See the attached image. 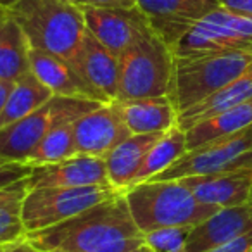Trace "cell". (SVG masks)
Returning <instances> with one entry per match:
<instances>
[{"instance_id":"1","label":"cell","mask_w":252,"mask_h":252,"mask_svg":"<svg viewBox=\"0 0 252 252\" xmlns=\"http://www.w3.org/2000/svg\"><path fill=\"white\" fill-rule=\"evenodd\" d=\"M40 252H131L144 245V233L131 218L125 192L87 211L26 235Z\"/></svg>"},{"instance_id":"2","label":"cell","mask_w":252,"mask_h":252,"mask_svg":"<svg viewBox=\"0 0 252 252\" xmlns=\"http://www.w3.org/2000/svg\"><path fill=\"white\" fill-rule=\"evenodd\" d=\"M30 47L76 63L87 25L80 7L69 0H18L7 9Z\"/></svg>"},{"instance_id":"3","label":"cell","mask_w":252,"mask_h":252,"mask_svg":"<svg viewBox=\"0 0 252 252\" xmlns=\"http://www.w3.org/2000/svg\"><path fill=\"white\" fill-rule=\"evenodd\" d=\"M125 197L142 233L168 226H195L220 211L200 204L180 180L137 183L125 190Z\"/></svg>"},{"instance_id":"4","label":"cell","mask_w":252,"mask_h":252,"mask_svg":"<svg viewBox=\"0 0 252 252\" xmlns=\"http://www.w3.org/2000/svg\"><path fill=\"white\" fill-rule=\"evenodd\" d=\"M252 67V50H221L175 57L173 104L182 112L216 94Z\"/></svg>"},{"instance_id":"5","label":"cell","mask_w":252,"mask_h":252,"mask_svg":"<svg viewBox=\"0 0 252 252\" xmlns=\"http://www.w3.org/2000/svg\"><path fill=\"white\" fill-rule=\"evenodd\" d=\"M119 83L114 100L169 97L173 100L175 56L164 40L152 30L121 54Z\"/></svg>"},{"instance_id":"6","label":"cell","mask_w":252,"mask_h":252,"mask_svg":"<svg viewBox=\"0 0 252 252\" xmlns=\"http://www.w3.org/2000/svg\"><path fill=\"white\" fill-rule=\"evenodd\" d=\"M98 105V102L54 95L35 112L0 128V161L9 164H26L32 151L52 128L74 123Z\"/></svg>"},{"instance_id":"7","label":"cell","mask_w":252,"mask_h":252,"mask_svg":"<svg viewBox=\"0 0 252 252\" xmlns=\"http://www.w3.org/2000/svg\"><path fill=\"white\" fill-rule=\"evenodd\" d=\"M118 193L119 190H116L112 185L32 189L23 199V223L28 233L45 230Z\"/></svg>"},{"instance_id":"8","label":"cell","mask_w":252,"mask_h":252,"mask_svg":"<svg viewBox=\"0 0 252 252\" xmlns=\"http://www.w3.org/2000/svg\"><path fill=\"white\" fill-rule=\"evenodd\" d=\"M221 50H252V16L220 5L190 25L171 47L175 57Z\"/></svg>"},{"instance_id":"9","label":"cell","mask_w":252,"mask_h":252,"mask_svg":"<svg viewBox=\"0 0 252 252\" xmlns=\"http://www.w3.org/2000/svg\"><path fill=\"white\" fill-rule=\"evenodd\" d=\"M252 149V125L228 137L211 140L193 151H187L178 161L173 162L162 173L156 175V182L182 180L187 176L209 175L223 171L230 162ZM149 182V180H147Z\"/></svg>"},{"instance_id":"10","label":"cell","mask_w":252,"mask_h":252,"mask_svg":"<svg viewBox=\"0 0 252 252\" xmlns=\"http://www.w3.org/2000/svg\"><path fill=\"white\" fill-rule=\"evenodd\" d=\"M80 11L85 18L88 32L118 57L152 32L147 16L137 5L135 7L81 5Z\"/></svg>"},{"instance_id":"11","label":"cell","mask_w":252,"mask_h":252,"mask_svg":"<svg viewBox=\"0 0 252 252\" xmlns=\"http://www.w3.org/2000/svg\"><path fill=\"white\" fill-rule=\"evenodd\" d=\"M76 152L94 158H105L114 147L131 137L114 102L100 104L73 123Z\"/></svg>"},{"instance_id":"12","label":"cell","mask_w":252,"mask_h":252,"mask_svg":"<svg viewBox=\"0 0 252 252\" xmlns=\"http://www.w3.org/2000/svg\"><path fill=\"white\" fill-rule=\"evenodd\" d=\"M137 7L171 49L190 25L220 7V0H137Z\"/></svg>"},{"instance_id":"13","label":"cell","mask_w":252,"mask_h":252,"mask_svg":"<svg viewBox=\"0 0 252 252\" xmlns=\"http://www.w3.org/2000/svg\"><path fill=\"white\" fill-rule=\"evenodd\" d=\"M30 71L57 97L81 98L107 104V98L94 88L67 61L30 47Z\"/></svg>"},{"instance_id":"14","label":"cell","mask_w":252,"mask_h":252,"mask_svg":"<svg viewBox=\"0 0 252 252\" xmlns=\"http://www.w3.org/2000/svg\"><path fill=\"white\" fill-rule=\"evenodd\" d=\"M111 185L104 158L78 154L66 161L45 166H32L28 190L42 187H95Z\"/></svg>"},{"instance_id":"15","label":"cell","mask_w":252,"mask_h":252,"mask_svg":"<svg viewBox=\"0 0 252 252\" xmlns=\"http://www.w3.org/2000/svg\"><path fill=\"white\" fill-rule=\"evenodd\" d=\"M251 230L252 218L247 206L220 209L202 223L192 226L185 252H207Z\"/></svg>"},{"instance_id":"16","label":"cell","mask_w":252,"mask_h":252,"mask_svg":"<svg viewBox=\"0 0 252 252\" xmlns=\"http://www.w3.org/2000/svg\"><path fill=\"white\" fill-rule=\"evenodd\" d=\"M180 182L192 192L200 204L226 209V207L245 206L249 199L252 178L238 173H209V175L187 176Z\"/></svg>"},{"instance_id":"17","label":"cell","mask_w":252,"mask_h":252,"mask_svg":"<svg viewBox=\"0 0 252 252\" xmlns=\"http://www.w3.org/2000/svg\"><path fill=\"white\" fill-rule=\"evenodd\" d=\"M74 67L109 102L114 100L116 95H118L119 83L118 56H114L107 47L102 45L88 30L85 33Z\"/></svg>"},{"instance_id":"18","label":"cell","mask_w":252,"mask_h":252,"mask_svg":"<svg viewBox=\"0 0 252 252\" xmlns=\"http://www.w3.org/2000/svg\"><path fill=\"white\" fill-rule=\"evenodd\" d=\"M131 135L164 133L178 123V111L169 97L112 100Z\"/></svg>"},{"instance_id":"19","label":"cell","mask_w":252,"mask_h":252,"mask_svg":"<svg viewBox=\"0 0 252 252\" xmlns=\"http://www.w3.org/2000/svg\"><path fill=\"white\" fill-rule=\"evenodd\" d=\"M162 133L131 135L114 147L104 158L109 183L119 192L130 189L135 175L140 169L149 149L161 138Z\"/></svg>"},{"instance_id":"20","label":"cell","mask_w":252,"mask_h":252,"mask_svg":"<svg viewBox=\"0 0 252 252\" xmlns=\"http://www.w3.org/2000/svg\"><path fill=\"white\" fill-rule=\"evenodd\" d=\"M252 98V67L244 73L240 78L233 80L218 90L216 94L209 95L204 100L193 104L192 107L185 109V111L178 112V126L183 131L190 130L199 123L206 121V119L213 118V116L220 114V112L226 111V109L237 107V105L244 104V102Z\"/></svg>"},{"instance_id":"21","label":"cell","mask_w":252,"mask_h":252,"mask_svg":"<svg viewBox=\"0 0 252 252\" xmlns=\"http://www.w3.org/2000/svg\"><path fill=\"white\" fill-rule=\"evenodd\" d=\"M30 43L9 11L0 18V80L18 81L30 73Z\"/></svg>"},{"instance_id":"22","label":"cell","mask_w":252,"mask_h":252,"mask_svg":"<svg viewBox=\"0 0 252 252\" xmlns=\"http://www.w3.org/2000/svg\"><path fill=\"white\" fill-rule=\"evenodd\" d=\"M252 125V98L237 107L226 109L187 130V151L200 147L211 140L228 137Z\"/></svg>"},{"instance_id":"23","label":"cell","mask_w":252,"mask_h":252,"mask_svg":"<svg viewBox=\"0 0 252 252\" xmlns=\"http://www.w3.org/2000/svg\"><path fill=\"white\" fill-rule=\"evenodd\" d=\"M54 94L30 71L18 81H14L4 109L0 112V128L16 123L35 112L50 100Z\"/></svg>"},{"instance_id":"24","label":"cell","mask_w":252,"mask_h":252,"mask_svg":"<svg viewBox=\"0 0 252 252\" xmlns=\"http://www.w3.org/2000/svg\"><path fill=\"white\" fill-rule=\"evenodd\" d=\"M185 152H187V133L180 128L178 123H176L168 131H164L161 135V138L149 149L140 169L137 171L133 182H131V187L137 185V183L152 180L156 175H159L166 168H169L175 161H178Z\"/></svg>"},{"instance_id":"25","label":"cell","mask_w":252,"mask_h":252,"mask_svg":"<svg viewBox=\"0 0 252 252\" xmlns=\"http://www.w3.org/2000/svg\"><path fill=\"white\" fill-rule=\"evenodd\" d=\"M78 156L76 144L73 135V123L59 125L49 131L42 138L38 145L32 151L26 159L28 166H45L66 161V159Z\"/></svg>"},{"instance_id":"26","label":"cell","mask_w":252,"mask_h":252,"mask_svg":"<svg viewBox=\"0 0 252 252\" xmlns=\"http://www.w3.org/2000/svg\"><path fill=\"white\" fill-rule=\"evenodd\" d=\"M25 195H14L11 199L0 200V245H14L26 240L28 231L21 216Z\"/></svg>"},{"instance_id":"27","label":"cell","mask_w":252,"mask_h":252,"mask_svg":"<svg viewBox=\"0 0 252 252\" xmlns=\"http://www.w3.org/2000/svg\"><path fill=\"white\" fill-rule=\"evenodd\" d=\"M192 226H168L144 233V242L152 252H185Z\"/></svg>"},{"instance_id":"28","label":"cell","mask_w":252,"mask_h":252,"mask_svg":"<svg viewBox=\"0 0 252 252\" xmlns=\"http://www.w3.org/2000/svg\"><path fill=\"white\" fill-rule=\"evenodd\" d=\"M252 249V230L247 233L240 235V237L233 238V240L226 242V244L214 247L207 252H251Z\"/></svg>"},{"instance_id":"29","label":"cell","mask_w":252,"mask_h":252,"mask_svg":"<svg viewBox=\"0 0 252 252\" xmlns=\"http://www.w3.org/2000/svg\"><path fill=\"white\" fill-rule=\"evenodd\" d=\"M224 173H238V175H245L249 178H252V149L237 158L233 162L226 166L223 169Z\"/></svg>"},{"instance_id":"30","label":"cell","mask_w":252,"mask_h":252,"mask_svg":"<svg viewBox=\"0 0 252 252\" xmlns=\"http://www.w3.org/2000/svg\"><path fill=\"white\" fill-rule=\"evenodd\" d=\"M71 4L90 5V7H135L137 0H69Z\"/></svg>"},{"instance_id":"31","label":"cell","mask_w":252,"mask_h":252,"mask_svg":"<svg viewBox=\"0 0 252 252\" xmlns=\"http://www.w3.org/2000/svg\"><path fill=\"white\" fill-rule=\"evenodd\" d=\"M220 5L240 14L252 16V0H220Z\"/></svg>"},{"instance_id":"32","label":"cell","mask_w":252,"mask_h":252,"mask_svg":"<svg viewBox=\"0 0 252 252\" xmlns=\"http://www.w3.org/2000/svg\"><path fill=\"white\" fill-rule=\"evenodd\" d=\"M12 81H4V80H0V112H2V109H4L5 102H7V97L9 94H11L12 90Z\"/></svg>"},{"instance_id":"33","label":"cell","mask_w":252,"mask_h":252,"mask_svg":"<svg viewBox=\"0 0 252 252\" xmlns=\"http://www.w3.org/2000/svg\"><path fill=\"white\" fill-rule=\"evenodd\" d=\"M7 252H40V251L33 247L28 240H25V242H19V244H14Z\"/></svg>"},{"instance_id":"34","label":"cell","mask_w":252,"mask_h":252,"mask_svg":"<svg viewBox=\"0 0 252 252\" xmlns=\"http://www.w3.org/2000/svg\"><path fill=\"white\" fill-rule=\"evenodd\" d=\"M18 0H0V7H4V9H11L12 5L16 4Z\"/></svg>"},{"instance_id":"35","label":"cell","mask_w":252,"mask_h":252,"mask_svg":"<svg viewBox=\"0 0 252 252\" xmlns=\"http://www.w3.org/2000/svg\"><path fill=\"white\" fill-rule=\"evenodd\" d=\"M247 209H249V213H251V218H252V183H251V189H249V199H247Z\"/></svg>"},{"instance_id":"36","label":"cell","mask_w":252,"mask_h":252,"mask_svg":"<svg viewBox=\"0 0 252 252\" xmlns=\"http://www.w3.org/2000/svg\"><path fill=\"white\" fill-rule=\"evenodd\" d=\"M131 252H152V251H151V249L147 247V245L144 244V245H140V247L133 249V251H131Z\"/></svg>"},{"instance_id":"37","label":"cell","mask_w":252,"mask_h":252,"mask_svg":"<svg viewBox=\"0 0 252 252\" xmlns=\"http://www.w3.org/2000/svg\"><path fill=\"white\" fill-rule=\"evenodd\" d=\"M12 164H9V162H4V161H0V171L2 169H7V168H11Z\"/></svg>"},{"instance_id":"38","label":"cell","mask_w":252,"mask_h":252,"mask_svg":"<svg viewBox=\"0 0 252 252\" xmlns=\"http://www.w3.org/2000/svg\"><path fill=\"white\" fill-rule=\"evenodd\" d=\"M11 247H12V245H0V252H7Z\"/></svg>"},{"instance_id":"39","label":"cell","mask_w":252,"mask_h":252,"mask_svg":"<svg viewBox=\"0 0 252 252\" xmlns=\"http://www.w3.org/2000/svg\"><path fill=\"white\" fill-rule=\"evenodd\" d=\"M5 12H7V9H4V7H0V18H2V16L5 14Z\"/></svg>"},{"instance_id":"40","label":"cell","mask_w":252,"mask_h":252,"mask_svg":"<svg viewBox=\"0 0 252 252\" xmlns=\"http://www.w3.org/2000/svg\"><path fill=\"white\" fill-rule=\"evenodd\" d=\"M50 252H66V251H50Z\"/></svg>"},{"instance_id":"41","label":"cell","mask_w":252,"mask_h":252,"mask_svg":"<svg viewBox=\"0 0 252 252\" xmlns=\"http://www.w3.org/2000/svg\"><path fill=\"white\" fill-rule=\"evenodd\" d=\"M251 252H252V249H251Z\"/></svg>"}]
</instances>
